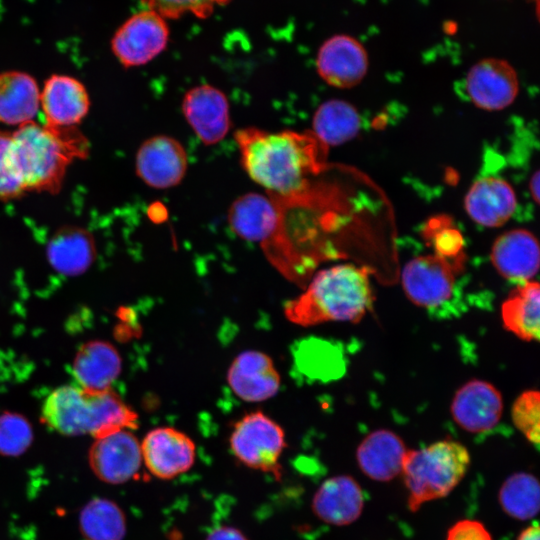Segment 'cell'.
I'll return each instance as SVG.
<instances>
[{"label": "cell", "mask_w": 540, "mask_h": 540, "mask_svg": "<svg viewBox=\"0 0 540 540\" xmlns=\"http://www.w3.org/2000/svg\"><path fill=\"white\" fill-rule=\"evenodd\" d=\"M235 141L244 171L277 198L308 191L312 178L324 167L328 149L312 131L246 127L236 132Z\"/></svg>", "instance_id": "obj_1"}, {"label": "cell", "mask_w": 540, "mask_h": 540, "mask_svg": "<svg viewBox=\"0 0 540 540\" xmlns=\"http://www.w3.org/2000/svg\"><path fill=\"white\" fill-rule=\"evenodd\" d=\"M88 148L76 126H41L30 121L11 133V160L25 191L57 193L68 165L86 157Z\"/></svg>", "instance_id": "obj_2"}, {"label": "cell", "mask_w": 540, "mask_h": 540, "mask_svg": "<svg viewBox=\"0 0 540 540\" xmlns=\"http://www.w3.org/2000/svg\"><path fill=\"white\" fill-rule=\"evenodd\" d=\"M366 269L339 264L318 271L307 289L285 303V317L300 326L329 321L359 322L373 302Z\"/></svg>", "instance_id": "obj_3"}, {"label": "cell", "mask_w": 540, "mask_h": 540, "mask_svg": "<svg viewBox=\"0 0 540 540\" xmlns=\"http://www.w3.org/2000/svg\"><path fill=\"white\" fill-rule=\"evenodd\" d=\"M133 417L132 409L111 388L88 391L77 385L54 389L41 409L42 422L53 431L95 439L128 428Z\"/></svg>", "instance_id": "obj_4"}, {"label": "cell", "mask_w": 540, "mask_h": 540, "mask_svg": "<svg viewBox=\"0 0 540 540\" xmlns=\"http://www.w3.org/2000/svg\"><path fill=\"white\" fill-rule=\"evenodd\" d=\"M469 464L467 448L454 440L407 450L401 473L409 492V509L415 512L424 503L447 496L464 477Z\"/></svg>", "instance_id": "obj_5"}, {"label": "cell", "mask_w": 540, "mask_h": 540, "mask_svg": "<svg viewBox=\"0 0 540 540\" xmlns=\"http://www.w3.org/2000/svg\"><path fill=\"white\" fill-rule=\"evenodd\" d=\"M236 459L248 468L281 476L280 458L286 447L282 427L261 411L246 414L233 427L229 439Z\"/></svg>", "instance_id": "obj_6"}, {"label": "cell", "mask_w": 540, "mask_h": 540, "mask_svg": "<svg viewBox=\"0 0 540 540\" xmlns=\"http://www.w3.org/2000/svg\"><path fill=\"white\" fill-rule=\"evenodd\" d=\"M168 38L169 29L165 18L147 9L123 23L111 40V49L125 68L137 67L163 52Z\"/></svg>", "instance_id": "obj_7"}, {"label": "cell", "mask_w": 540, "mask_h": 540, "mask_svg": "<svg viewBox=\"0 0 540 540\" xmlns=\"http://www.w3.org/2000/svg\"><path fill=\"white\" fill-rule=\"evenodd\" d=\"M94 475L107 484H123L139 475L142 466L141 446L127 430L96 438L88 452Z\"/></svg>", "instance_id": "obj_8"}, {"label": "cell", "mask_w": 540, "mask_h": 540, "mask_svg": "<svg viewBox=\"0 0 540 540\" xmlns=\"http://www.w3.org/2000/svg\"><path fill=\"white\" fill-rule=\"evenodd\" d=\"M187 166V153L183 145L168 135L150 137L136 153V174L146 185L155 189L177 186L183 180Z\"/></svg>", "instance_id": "obj_9"}, {"label": "cell", "mask_w": 540, "mask_h": 540, "mask_svg": "<svg viewBox=\"0 0 540 540\" xmlns=\"http://www.w3.org/2000/svg\"><path fill=\"white\" fill-rule=\"evenodd\" d=\"M407 298L419 307H436L451 296L455 276L450 262L437 254L418 256L406 263L401 274Z\"/></svg>", "instance_id": "obj_10"}, {"label": "cell", "mask_w": 540, "mask_h": 540, "mask_svg": "<svg viewBox=\"0 0 540 540\" xmlns=\"http://www.w3.org/2000/svg\"><path fill=\"white\" fill-rule=\"evenodd\" d=\"M142 461L151 475L168 480L187 472L195 462L193 440L172 427H158L142 440Z\"/></svg>", "instance_id": "obj_11"}, {"label": "cell", "mask_w": 540, "mask_h": 540, "mask_svg": "<svg viewBox=\"0 0 540 540\" xmlns=\"http://www.w3.org/2000/svg\"><path fill=\"white\" fill-rule=\"evenodd\" d=\"M465 84L473 104L487 111L508 107L519 91L514 67L499 58H485L475 63L467 73Z\"/></svg>", "instance_id": "obj_12"}, {"label": "cell", "mask_w": 540, "mask_h": 540, "mask_svg": "<svg viewBox=\"0 0 540 540\" xmlns=\"http://www.w3.org/2000/svg\"><path fill=\"white\" fill-rule=\"evenodd\" d=\"M181 110L189 126L205 145L219 143L230 130L228 99L212 85L202 84L189 89L182 99Z\"/></svg>", "instance_id": "obj_13"}, {"label": "cell", "mask_w": 540, "mask_h": 540, "mask_svg": "<svg viewBox=\"0 0 540 540\" xmlns=\"http://www.w3.org/2000/svg\"><path fill=\"white\" fill-rule=\"evenodd\" d=\"M369 58L365 47L356 38L338 34L328 38L319 48L316 70L330 86L352 88L365 77Z\"/></svg>", "instance_id": "obj_14"}, {"label": "cell", "mask_w": 540, "mask_h": 540, "mask_svg": "<svg viewBox=\"0 0 540 540\" xmlns=\"http://www.w3.org/2000/svg\"><path fill=\"white\" fill-rule=\"evenodd\" d=\"M503 412V399L489 382L474 379L461 386L454 395L451 414L464 430L481 433L492 429Z\"/></svg>", "instance_id": "obj_15"}, {"label": "cell", "mask_w": 540, "mask_h": 540, "mask_svg": "<svg viewBox=\"0 0 540 540\" xmlns=\"http://www.w3.org/2000/svg\"><path fill=\"white\" fill-rule=\"evenodd\" d=\"M227 380L239 398L247 402H260L277 394L281 379L267 354L247 350L233 360Z\"/></svg>", "instance_id": "obj_16"}, {"label": "cell", "mask_w": 540, "mask_h": 540, "mask_svg": "<svg viewBox=\"0 0 540 540\" xmlns=\"http://www.w3.org/2000/svg\"><path fill=\"white\" fill-rule=\"evenodd\" d=\"M228 223L240 238L267 243L276 233L280 221V208L269 195L250 192L233 201L228 209Z\"/></svg>", "instance_id": "obj_17"}, {"label": "cell", "mask_w": 540, "mask_h": 540, "mask_svg": "<svg viewBox=\"0 0 540 540\" xmlns=\"http://www.w3.org/2000/svg\"><path fill=\"white\" fill-rule=\"evenodd\" d=\"M490 258L502 277L520 282L530 281L539 268L538 240L526 229L506 231L494 241Z\"/></svg>", "instance_id": "obj_18"}, {"label": "cell", "mask_w": 540, "mask_h": 540, "mask_svg": "<svg viewBox=\"0 0 540 540\" xmlns=\"http://www.w3.org/2000/svg\"><path fill=\"white\" fill-rule=\"evenodd\" d=\"M46 125L74 127L87 115L90 99L85 86L66 75L49 77L40 93Z\"/></svg>", "instance_id": "obj_19"}, {"label": "cell", "mask_w": 540, "mask_h": 540, "mask_svg": "<svg viewBox=\"0 0 540 540\" xmlns=\"http://www.w3.org/2000/svg\"><path fill=\"white\" fill-rule=\"evenodd\" d=\"M517 206L512 186L502 178L487 176L475 181L468 190L464 207L469 217L485 227L504 225Z\"/></svg>", "instance_id": "obj_20"}, {"label": "cell", "mask_w": 540, "mask_h": 540, "mask_svg": "<svg viewBox=\"0 0 540 540\" xmlns=\"http://www.w3.org/2000/svg\"><path fill=\"white\" fill-rule=\"evenodd\" d=\"M363 507V491L357 481L347 475L325 480L312 499L315 515L325 523L336 526L356 521Z\"/></svg>", "instance_id": "obj_21"}, {"label": "cell", "mask_w": 540, "mask_h": 540, "mask_svg": "<svg viewBox=\"0 0 540 540\" xmlns=\"http://www.w3.org/2000/svg\"><path fill=\"white\" fill-rule=\"evenodd\" d=\"M122 360L116 348L103 340H91L77 351L72 374L81 389L102 391L111 388L121 373Z\"/></svg>", "instance_id": "obj_22"}, {"label": "cell", "mask_w": 540, "mask_h": 540, "mask_svg": "<svg viewBox=\"0 0 540 540\" xmlns=\"http://www.w3.org/2000/svg\"><path fill=\"white\" fill-rule=\"evenodd\" d=\"M406 452L405 444L397 434L378 429L362 440L357 448L356 458L366 476L386 482L402 472Z\"/></svg>", "instance_id": "obj_23"}, {"label": "cell", "mask_w": 540, "mask_h": 540, "mask_svg": "<svg viewBox=\"0 0 540 540\" xmlns=\"http://www.w3.org/2000/svg\"><path fill=\"white\" fill-rule=\"evenodd\" d=\"M46 256L51 267L58 273L65 276L81 275L95 259L94 238L84 228L62 227L49 240Z\"/></svg>", "instance_id": "obj_24"}, {"label": "cell", "mask_w": 540, "mask_h": 540, "mask_svg": "<svg viewBox=\"0 0 540 540\" xmlns=\"http://www.w3.org/2000/svg\"><path fill=\"white\" fill-rule=\"evenodd\" d=\"M40 106L35 79L21 71L0 73V122L22 125L32 121Z\"/></svg>", "instance_id": "obj_25"}, {"label": "cell", "mask_w": 540, "mask_h": 540, "mask_svg": "<svg viewBox=\"0 0 540 540\" xmlns=\"http://www.w3.org/2000/svg\"><path fill=\"white\" fill-rule=\"evenodd\" d=\"M540 288L536 281L517 286L502 303L503 326L524 341L539 340Z\"/></svg>", "instance_id": "obj_26"}, {"label": "cell", "mask_w": 540, "mask_h": 540, "mask_svg": "<svg viewBox=\"0 0 540 540\" xmlns=\"http://www.w3.org/2000/svg\"><path fill=\"white\" fill-rule=\"evenodd\" d=\"M312 133L325 146H338L352 140L361 128L357 109L347 101L330 99L315 111Z\"/></svg>", "instance_id": "obj_27"}, {"label": "cell", "mask_w": 540, "mask_h": 540, "mask_svg": "<svg viewBox=\"0 0 540 540\" xmlns=\"http://www.w3.org/2000/svg\"><path fill=\"white\" fill-rule=\"evenodd\" d=\"M79 530L84 540H123L126 517L120 506L107 498H94L79 513Z\"/></svg>", "instance_id": "obj_28"}, {"label": "cell", "mask_w": 540, "mask_h": 540, "mask_svg": "<svg viewBox=\"0 0 540 540\" xmlns=\"http://www.w3.org/2000/svg\"><path fill=\"white\" fill-rule=\"evenodd\" d=\"M540 488L535 476L519 472L508 477L499 491V502L509 516L528 520L539 511Z\"/></svg>", "instance_id": "obj_29"}, {"label": "cell", "mask_w": 540, "mask_h": 540, "mask_svg": "<svg viewBox=\"0 0 540 540\" xmlns=\"http://www.w3.org/2000/svg\"><path fill=\"white\" fill-rule=\"evenodd\" d=\"M32 441V426L23 415L15 412L0 415V455L19 456L28 450Z\"/></svg>", "instance_id": "obj_30"}, {"label": "cell", "mask_w": 540, "mask_h": 540, "mask_svg": "<svg viewBox=\"0 0 540 540\" xmlns=\"http://www.w3.org/2000/svg\"><path fill=\"white\" fill-rule=\"evenodd\" d=\"M514 425L534 445L539 444L540 394L536 390L523 392L511 410Z\"/></svg>", "instance_id": "obj_31"}, {"label": "cell", "mask_w": 540, "mask_h": 540, "mask_svg": "<svg viewBox=\"0 0 540 540\" xmlns=\"http://www.w3.org/2000/svg\"><path fill=\"white\" fill-rule=\"evenodd\" d=\"M149 10L163 18L177 19L191 13L198 18H207L216 7L225 5L230 0H141Z\"/></svg>", "instance_id": "obj_32"}, {"label": "cell", "mask_w": 540, "mask_h": 540, "mask_svg": "<svg viewBox=\"0 0 540 540\" xmlns=\"http://www.w3.org/2000/svg\"><path fill=\"white\" fill-rule=\"evenodd\" d=\"M11 133L0 130V199L19 197L25 191L10 155Z\"/></svg>", "instance_id": "obj_33"}, {"label": "cell", "mask_w": 540, "mask_h": 540, "mask_svg": "<svg viewBox=\"0 0 540 540\" xmlns=\"http://www.w3.org/2000/svg\"><path fill=\"white\" fill-rule=\"evenodd\" d=\"M447 540H492V537L481 522L465 519L449 529Z\"/></svg>", "instance_id": "obj_34"}, {"label": "cell", "mask_w": 540, "mask_h": 540, "mask_svg": "<svg viewBox=\"0 0 540 540\" xmlns=\"http://www.w3.org/2000/svg\"><path fill=\"white\" fill-rule=\"evenodd\" d=\"M206 540H248V538L236 527L221 525L213 529Z\"/></svg>", "instance_id": "obj_35"}, {"label": "cell", "mask_w": 540, "mask_h": 540, "mask_svg": "<svg viewBox=\"0 0 540 540\" xmlns=\"http://www.w3.org/2000/svg\"><path fill=\"white\" fill-rule=\"evenodd\" d=\"M517 540H540V530L537 522L525 528Z\"/></svg>", "instance_id": "obj_36"}, {"label": "cell", "mask_w": 540, "mask_h": 540, "mask_svg": "<svg viewBox=\"0 0 540 540\" xmlns=\"http://www.w3.org/2000/svg\"><path fill=\"white\" fill-rule=\"evenodd\" d=\"M529 189H530V193L534 201L536 203H539V172L538 171H536L532 175L530 179V183H529Z\"/></svg>", "instance_id": "obj_37"}]
</instances>
